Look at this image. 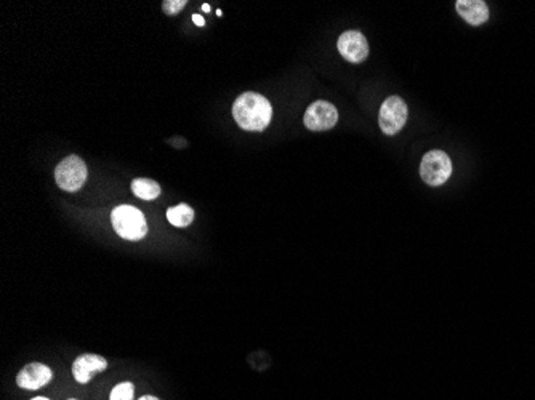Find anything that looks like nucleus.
Returning <instances> with one entry per match:
<instances>
[{
    "label": "nucleus",
    "mask_w": 535,
    "mask_h": 400,
    "mask_svg": "<svg viewBox=\"0 0 535 400\" xmlns=\"http://www.w3.org/2000/svg\"><path fill=\"white\" fill-rule=\"evenodd\" d=\"M232 117L242 130L263 131L272 119L271 103L263 94L244 93L232 104Z\"/></svg>",
    "instance_id": "f257e3e1"
},
{
    "label": "nucleus",
    "mask_w": 535,
    "mask_h": 400,
    "mask_svg": "<svg viewBox=\"0 0 535 400\" xmlns=\"http://www.w3.org/2000/svg\"><path fill=\"white\" fill-rule=\"evenodd\" d=\"M114 231L125 241H141L148 232L144 215L132 205H119L111 213Z\"/></svg>",
    "instance_id": "f03ea898"
},
{
    "label": "nucleus",
    "mask_w": 535,
    "mask_h": 400,
    "mask_svg": "<svg viewBox=\"0 0 535 400\" xmlns=\"http://www.w3.org/2000/svg\"><path fill=\"white\" fill-rule=\"evenodd\" d=\"M88 171L87 165L81 157L77 155H69L64 160L57 165L55 170V180L57 185L68 192H76L83 186V183L87 181Z\"/></svg>",
    "instance_id": "7ed1b4c3"
},
{
    "label": "nucleus",
    "mask_w": 535,
    "mask_h": 400,
    "mask_svg": "<svg viewBox=\"0 0 535 400\" xmlns=\"http://www.w3.org/2000/svg\"><path fill=\"white\" fill-rule=\"evenodd\" d=\"M452 175V162L444 151H430L420 164L422 180L430 186H441Z\"/></svg>",
    "instance_id": "20e7f679"
},
{
    "label": "nucleus",
    "mask_w": 535,
    "mask_h": 400,
    "mask_svg": "<svg viewBox=\"0 0 535 400\" xmlns=\"http://www.w3.org/2000/svg\"><path fill=\"white\" fill-rule=\"evenodd\" d=\"M409 109L403 98L389 97L383 101L378 114V125H380L384 135L393 136L403 130V127L408 122Z\"/></svg>",
    "instance_id": "39448f33"
},
{
    "label": "nucleus",
    "mask_w": 535,
    "mask_h": 400,
    "mask_svg": "<svg viewBox=\"0 0 535 400\" xmlns=\"http://www.w3.org/2000/svg\"><path fill=\"white\" fill-rule=\"evenodd\" d=\"M305 127L311 131H326L337 125L338 110L328 101H314L305 113Z\"/></svg>",
    "instance_id": "423d86ee"
},
{
    "label": "nucleus",
    "mask_w": 535,
    "mask_h": 400,
    "mask_svg": "<svg viewBox=\"0 0 535 400\" xmlns=\"http://www.w3.org/2000/svg\"><path fill=\"white\" fill-rule=\"evenodd\" d=\"M338 52L349 63H362L369 57V43L359 31H347L338 38Z\"/></svg>",
    "instance_id": "0eeeda50"
},
{
    "label": "nucleus",
    "mask_w": 535,
    "mask_h": 400,
    "mask_svg": "<svg viewBox=\"0 0 535 400\" xmlns=\"http://www.w3.org/2000/svg\"><path fill=\"white\" fill-rule=\"evenodd\" d=\"M52 381V370L43 364H29L16 376V385L27 391H36Z\"/></svg>",
    "instance_id": "6e6552de"
},
{
    "label": "nucleus",
    "mask_w": 535,
    "mask_h": 400,
    "mask_svg": "<svg viewBox=\"0 0 535 400\" xmlns=\"http://www.w3.org/2000/svg\"><path fill=\"white\" fill-rule=\"evenodd\" d=\"M106 369H108V362L102 355L83 354L79 355L72 364V375L82 385H87L95 373H102Z\"/></svg>",
    "instance_id": "1a4fd4ad"
},
{
    "label": "nucleus",
    "mask_w": 535,
    "mask_h": 400,
    "mask_svg": "<svg viewBox=\"0 0 535 400\" xmlns=\"http://www.w3.org/2000/svg\"><path fill=\"white\" fill-rule=\"evenodd\" d=\"M455 7L461 18L471 26H479L489 20V8L482 0H459Z\"/></svg>",
    "instance_id": "9d476101"
},
{
    "label": "nucleus",
    "mask_w": 535,
    "mask_h": 400,
    "mask_svg": "<svg viewBox=\"0 0 535 400\" xmlns=\"http://www.w3.org/2000/svg\"><path fill=\"white\" fill-rule=\"evenodd\" d=\"M167 220L176 227H186L193 223L194 210L186 203H180L167 210Z\"/></svg>",
    "instance_id": "9b49d317"
},
{
    "label": "nucleus",
    "mask_w": 535,
    "mask_h": 400,
    "mask_svg": "<svg viewBox=\"0 0 535 400\" xmlns=\"http://www.w3.org/2000/svg\"><path fill=\"white\" fill-rule=\"evenodd\" d=\"M132 191L143 200H154L160 196V186L148 178H138L132 183Z\"/></svg>",
    "instance_id": "f8f14e48"
},
{
    "label": "nucleus",
    "mask_w": 535,
    "mask_h": 400,
    "mask_svg": "<svg viewBox=\"0 0 535 400\" xmlns=\"http://www.w3.org/2000/svg\"><path fill=\"white\" fill-rule=\"evenodd\" d=\"M133 392H135V387L132 383H120L113 389L109 400H133Z\"/></svg>",
    "instance_id": "ddd939ff"
},
{
    "label": "nucleus",
    "mask_w": 535,
    "mask_h": 400,
    "mask_svg": "<svg viewBox=\"0 0 535 400\" xmlns=\"http://www.w3.org/2000/svg\"><path fill=\"white\" fill-rule=\"evenodd\" d=\"M186 5H188L186 0H165V2L162 3V10L165 15L174 16L176 13H180Z\"/></svg>",
    "instance_id": "4468645a"
},
{
    "label": "nucleus",
    "mask_w": 535,
    "mask_h": 400,
    "mask_svg": "<svg viewBox=\"0 0 535 400\" xmlns=\"http://www.w3.org/2000/svg\"><path fill=\"white\" fill-rule=\"evenodd\" d=\"M193 21H194V23H196L197 26H204V24H205V21H204V18H202V16H200V15H194V16H193Z\"/></svg>",
    "instance_id": "2eb2a0df"
},
{
    "label": "nucleus",
    "mask_w": 535,
    "mask_h": 400,
    "mask_svg": "<svg viewBox=\"0 0 535 400\" xmlns=\"http://www.w3.org/2000/svg\"><path fill=\"white\" fill-rule=\"evenodd\" d=\"M202 10H204L205 13H209V12H210V5H209V3H204V5H202Z\"/></svg>",
    "instance_id": "dca6fc26"
},
{
    "label": "nucleus",
    "mask_w": 535,
    "mask_h": 400,
    "mask_svg": "<svg viewBox=\"0 0 535 400\" xmlns=\"http://www.w3.org/2000/svg\"><path fill=\"white\" fill-rule=\"evenodd\" d=\"M140 400H159V399H155V397H153V396H144V397H141Z\"/></svg>",
    "instance_id": "f3484780"
},
{
    "label": "nucleus",
    "mask_w": 535,
    "mask_h": 400,
    "mask_svg": "<svg viewBox=\"0 0 535 400\" xmlns=\"http://www.w3.org/2000/svg\"><path fill=\"white\" fill-rule=\"evenodd\" d=\"M32 400H48V399H46V397H36V399H32Z\"/></svg>",
    "instance_id": "a211bd4d"
},
{
    "label": "nucleus",
    "mask_w": 535,
    "mask_h": 400,
    "mask_svg": "<svg viewBox=\"0 0 535 400\" xmlns=\"http://www.w3.org/2000/svg\"><path fill=\"white\" fill-rule=\"evenodd\" d=\"M71 400H74V399H71Z\"/></svg>",
    "instance_id": "6ab92c4d"
}]
</instances>
